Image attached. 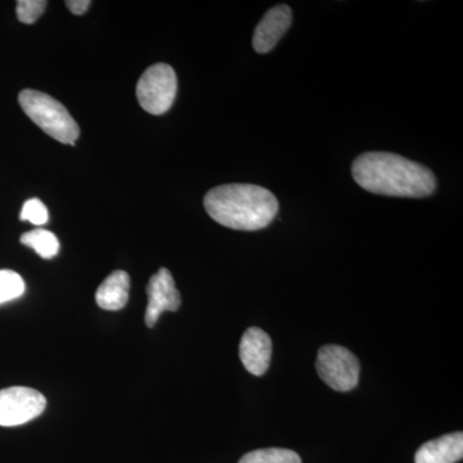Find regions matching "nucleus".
<instances>
[{
  "instance_id": "8",
  "label": "nucleus",
  "mask_w": 463,
  "mask_h": 463,
  "mask_svg": "<svg viewBox=\"0 0 463 463\" xmlns=\"http://www.w3.org/2000/svg\"><path fill=\"white\" fill-rule=\"evenodd\" d=\"M272 340L261 328L251 327L243 334L240 343V359L243 367L254 376H263L272 359Z\"/></svg>"
},
{
  "instance_id": "13",
  "label": "nucleus",
  "mask_w": 463,
  "mask_h": 463,
  "mask_svg": "<svg viewBox=\"0 0 463 463\" xmlns=\"http://www.w3.org/2000/svg\"><path fill=\"white\" fill-rule=\"evenodd\" d=\"M239 463H301V458L291 449L265 448L246 453Z\"/></svg>"
},
{
  "instance_id": "7",
  "label": "nucleus",
  "mask_w": 463,
  "mask_h": 463,
  "mask_svg": "<svg viewBox=\"0 0 463 463\" xmlns=\"http://www.w3.org/2000/svg\"><path fill=\"white\" fill-rule=\"evenodd\" d=\"M146 291L148 304L145 321L149 328L156 325L164 312H176L181 307V292L176 289L172 273L166 268H161L151 277Z\"/></svg>"
},
{
  "instance_id": "1",
  "label": "nucleus",
  "mask_w": 463,
  "mask_h": 463,
  "mask_svg": "<svg viewBox=\"0 0 463 463\" xmlns=\"http://www.w3.org/2000/svg\"><path fill=\"white\" fill-rule=\"evenodd\" d=\"M354 181L374 194L422 199L437 190L429 167L390 152H365L352 166Z\"/></svg>"
},
{
  "instance_id": "17",
  "label": "nucleus",
  "mask_w": 463,
  "mask_h": 463,
  "mask_svg": "<svg viewBox=\"0 0 463 463\" xmlns=\"http://www.w3.org/2000/svg\"><path fill=\"white\" fill-rule=\"evenodd\" d=\"M65 5L71 14L80 16V14H84L90 9L91 2L90 0H67Z\"/></svg>"
},
{
  "instance_id": "2",
  "label": "nucleus",
  "mask_w": 463,
  "mask_h": 463,
  "mask_svg": "<svg viewBox=\"0 0 463 463\" xmlns=\"http://www.w3.org/2000/svg\"><path fill=\"white\" fill-rule=\"evenodd\" d=\"M203 206L216 223L246 232L268 227L279 207L276 196L267 188L240 183L213 188L207 192Z\"/></svg>"
},
{
  "instance_id": "16",
  "label": "nucleus",
  "mask_w": 463,
  "mask_h": 463,
  "mask_svg": "<svg viewBox=\"0 0 463 463\" xmlns=\"http://www.w3.org/2000/svg\"><path fill=\"white\" fill-rule=\"evenodd\" d=\"M20 219L23 222H30L33 225H44L48 223L50 213L47 206L39 199H30L24 203L21 210Z\"/></svg>"
},
{
  "instance_id": "10",
  "label": "nucleus",
  "mask_w": 463,
  "mask_h": 463,
  "mask_svg": "<svg viewBox=\"0 0 463 463\" xmlns=\"http://www.w3.org/2000/svg\"><path fill=\"white\" fill-rule=\"evenodd\" d=\"M462 457L463 434L458 431L423 444L414 455V463H456Z\"/></svg>"
},
{
  "instance_id": "15",
  "label": "nucleus",
  "mask_w": 463,
  "mask_h": 463,
  "mask_svg": "<svg viewBox=\"0 0 463 463\" xmlns=\"http://www.w3.org/2000/svg\"><path fill=\"white\" fill-rule=\"evenodd\" d=\"M45 0H18L16 5L17 18L20 23L33 25L47 8Z\"/></svg>"
},
{
  "instance_id": "14",
  "label": "nucleus",
  "mask_w": 463,
  "mask_h": 463,
  "mask_svg": "<svg viewBox=\"0 0 463 463\" xmlns=\"http://www.w3.org/2000/svg\"><path fill=\"white\" fill-rule=\"evenodd\" d=\"M26 286L23 277L14 270H0V304L23 297Z\"/></svg>"
},
{
  "instance_id": "9",
  "label": "nucleus",
  "mask_w": 463,
  "mask_h": 463,
  "mask_svg": "<svg viewBox=\"0 0 463 463\" xmlns=\"http://www.w3.org/2000/svg\"><path fill=\"white\" fill-rule=\"evenodd\" d=\"M291 24L292 11L288 5H279L269 9L255 29L252 47L261 54L274 50Z\"/></svg>"
},
{
  "instance_id": "3",
  "label": "nucleus",
  "mask_w": 463,
  "mask_h": 463,
  "mask_svg": "<svg viewBox=\"0 0 463 463\" xmlns=\"http://www.w3.org/2000/svg\"><path fill=\"white\" fill-rule=\"evenodd\" d=\"M21 109L33 124L63 145L75 146L80 136V128L65 106L50 94L33 90H24L18 96Z\"/></svg>"
},
{
  "instance_id": "6",
  "label": "nucleus",
  "mask_w": 463,
  "mask_h": 463,
  "mask_svg": "<svg viewBox=\"0 0 463 463\" xmlns=\"http://www.w3.org/2000/svg\"><path fill=\"white\" fill-rule=\"evenodd\" d=\"M47 407V399L38 390L12 386L0 390V426L14 428L33 421Z\"/></svg>"
},
{
  "instance_id": "12",
  "label": "nucleus",
  "mask_w": 463,
  "mask_h": 463,
  "mask_svg": "<svg viewBox=\"0 0 463 463\" xmlns=\"http://www.w3.org/2000/svg\"><path fill=\"white\" fill-rule=\"evenodd\" d=\"M21 243L33 249L43 259H53L60 251L56 234L47 230H33L21 236Z\"/></svg>"
},
{
  "instance_id": "4",
  "label": "nucleus",
  "mask_w": 463,
  "mask_h": 463,
  "mask_svg": "<svg viewBox=\"0 0 463 463\" xmlns=\"http://www.w3.org/2000/svg\"><path fill=\"white\" fill-rule=\"evenodd\" d=\"M178 91V79L173 67L166 63L149 66L138 84L137 99L146 112L151 115H163L172 109Z\"/></svg>"
},
{
  "instance_id": "11",
  "label": "nucleus",
  "mask_w": 463,
  "mask_h": 463,
  "mask_svg": "<svg viewBox=\"0 0 463 463\" xmlns=\"http://www.w3.org/2000/svg\"><path fill=\"white\" fill-rule=\"evenodd\" d=\"M130 277L124 270H115L96 292V301L102 309L115 312L123 309L129 300Z\"/></svg>"
},
{
  "instance_id": "5",
  "label": "nucleus",
  "mask_w": 463,
  "mask_h": 463,
  "mask_svg": "<svg viewBox=\"0 0 463 463\" xmlns=\"http://www.w3.org/2000/svg\"><path fill=\"white\" fill-rule=\"evenodd\" d=\"M316 367L323 383L336 392H350L358 385L361 364L358 358L346 347L322 346Z\"/></svg>"
}]
</instances>
